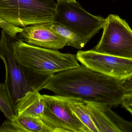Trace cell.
Masks as SVG:
<instances>
[{"instance_id": "obj_16", "label": "cell", "mask_w": 132, "mask_h": 132, "mask_svg": "<svg viewBox=\"0 0 132 132\" xmlns=\"http://www.w3.org/2000/svg\"><path fill=\"white\" fill-rule=\"evenodd\" d=\"M121 86L124 94L121 104L125 108L132 104V74L122 80Z\"/></svg>"}, {"instance_id": "obj_8", "label": "cell", "mask_w": 132, "mask_h": 132, "mask_svg": "<svg viewBox=\"0 0 132 132\" xmlns=\"http://www.w3.org/2000/svg\"><path fill=\"white\" fill-rule=\"evenodd\" d=\"M76 56L82 65L115 78L123 80L132 74V59L104 54L94 50H80Z\"/></svg>"}, {"instance_id": "obj_12", "label": "cell", "mask_w": 132, "mask_h": 132, "mask_svg": "<svg viewBox=\"0 0 132 132\" xmlns=\"http://www.w3.org/2000/svg\"><path fill=\"white\" fill-rule=\"evenodd\" d=\"M66 98L68 106L77 118L91 132H98L92 120L86 102L80 99L66 97Z\"/></svg>"}, {"instance_id": "obj_6", "label": "cell", "mask_w": 132, "mask_h": 132, "mask_svg": "<svg viewBox=\"0 0 132 132\" xmlns=\"http://www.w3.org/2000/svg\"><path fill=\"white\" fill-rule=\"evenodd\" d=\"M101 38L94 49L98 52L132 59V29L125 20L111 14L105 19Z\"/></svg>"}, {"instance_id": "obj_7", "label": "cell", "mask_w": 132, "mask_h": 132, "mask_svg": "<svg viewBox=\"0 0 132 132\" xmlns=\"http://www.w3.org/2000/svg\"><path fill=\"white\" fill-rule=\"evenodd\" d=\"M45 103L41 120L50 132H91L73 114L65 97L43 95Z\"/></svg>"}, {"instance_id": "obj_5", "label": "cell", "mask_w": 132, "mask_h": 132, "mask_svg": "<svg viewBox=\"0 0 132 132\" xmlns=\"http://www.w3.org/2000/svg\"><path fill=\"white\" fill-rule=\"evenodd\" d=\"M105 19L85 11L76 1L57 0L55 22L64 26L88 42L103 29Z\"/></svg>"}, {"instance_id": "obj_17", "label": "cell", "mask_w": 132, "mask_h": 132, "mask_svg": "<svg viewBox=\"0 0 132 132\" xmlns=\"http://www.w3.org/2000/svg\"><path fill=\"white\" fill-rule=\"evenodd\" d=\"M0 28L4 29L9 35L14 36H16L17 34L22 32L23 31L22 28L15 26L5 21L1 18Z\"/></svg>"}, {"instance_id": "obj_1", "label": "cell", "mask_w": 132, "mask_h": 132, "mask_svg": "<svg viewBox=\"0 0 132 132\" xmlns=\"http://www.w3.org/2000/svg\"><path fill=\"white\" fill-rule=\"evenodd\" d=\"M122 80L93 70L81 64L57 73L44 88L56 95L80 99L109 107L121 104Z\"/></svg>"}, {"instance_id": "obj_19", "label": "cell", "mask_w": 132, "mask_h": 132, "mask_svg": "<svg viewBox=\"0 0 132 132\" xmlns=\"http://www.w3.org/2000/svg\"><path fill=\"white\" fill-rule=\"evenodd\" d=\"M67 1L68 2H74L77 1L76 0H67Z\"/></svg>"}, {"instance_id": "obj_13", "label": "cell", "mask_w": 132, "mask_h": 132, "mask_svg": "<svg viewBox=\"0 0 132 132\" xmlns=\"http://www.w3.org/2000/svg\"><path fill=\"white\" fill-rule=\"evenodd\" d=\"M65 42L66 46H70L77 49H81L87 43L84 38L62 25L56 22L45 25Z\"/></svg>"}, {"instance_id": "obj_18", "label": "cell", "mask_w": 132, "mask_h": 132, "mask_svg": "<svg viewBox=\"0 0 132 132\" xmlns=\"http://www.w3.org/2000/svg\"><path fill=\"white\" fill-rule=\"evenodd\" d=\"M125 108L130 112V114L132 115V104L130 105H128L125 107Z\"/></svg>"}, {"instance_id": "obj_10", "label": "cell", "mask_w": 132, "mask_h": 132, "mask_svg": "<svg viewBox=\"0 0 132 132\" xmlns=\"http://www.w3.org/2000/svg\"><path fill=\"white\" fill-rule=\"evenodd\" d=\"M22 28L18 37L29 45L55 50L66 46L64 40L45 25H31Z\"/></svg>"}, {"instance_id": "obj_14", "label": "cell", "mask_w": 132, "mask_h": 132, "mask_svg": "<svg viewBox=\"0 0 132 132\" xmlns=\"http://www.w3.org/2000/svg\"><path fill=\"white\" fill-rule=\"evenodd\" d=\"M14 120L20 127L22 132H50L40 119L17 115Z\"/></svg>"}, {"instance_id": "obj_2", "label": "cell", "mask_w": 132, "mask_h": 132, "mask_svg": "<svg viewBox=\"0 0 132 132\" xmlns=\"http://www.w3.org/2000/svg\"><path fill=\"white\" fill-rule=\"evenodd\" d=\"M15 36L2 29L0 38V58L5 70L4 83L14 108L29 92L44 89L55 75L35 73L19 62L14 57L12 46Z\"/></svg>"}, {"instance_id": "obj_3", "label": "cell", "mask_w": 132, "mask_h": 132, "mask_svg": "<svg viewBox=\"0 0 132 132\" xmlns=\"http://www.w3.org/2000/svg\"><path fill=\"white\" fill-rule=\"evenodd\" d=\"M12 46L15 58L38 73L55 74L80 66L76 55L29 45L17 36Z\"/></svg>"}, {"instance_id": "obj_15", "label": "cell", "mask_w": 132, "mask_h": 132, "mask_svg": "<svg viewBox=\"0 0 132 132\" xmlns=\"http://www.w3.org/2000/svg\"><path fill=\"white\" fill-rule=\"evenodd\" d=\"M0 111L7 120H14L17 116L4 83H0Z\"/></svg>"}, {"instance_id": "obj_11", "label": "cell", "mask_w": 132, "mask_h": 132, "mask_svg": "<svg viewBox=\"0 0 132 132\" xmlns=\"http://www.w3.org/2000/svg\"><path fill=\"white\" fill-rule=\"evenodd\" d=\"M45 103L39 91H31L18 101L15 107L16 115L29 116L42 119Z\"/></svg>"}, {"instance_id": "obj_9", "label": "cell", "mask_w": 132, "mask_h": 132, "mask_svg": "<svg viewBox=\"0 0 132 132\" xmlns=\"http://www.w3.org/2000/svg\"><path fill=\"white\" fill-rule=\"evenodd\" d=\"M98 132H132V122L125 120L111 107L95 102H86Z\"/></svg>"}, {"instance_id": "obj_4", "label": "cell", "mask_w": 132, "mask_h": 132, "mask_svg": "<svg viewBox=\"0 0 132 132\" xmlns=\"http://www.w3.org/2000/svg\"><path fill=\"white\" fill-rule=\"evenodd\" d=\"M57 0H0V18L15 26L55 22Z\"/></svg>"}]
</instances>
